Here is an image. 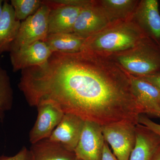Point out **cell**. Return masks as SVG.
Here are the masks:
<instances>
[{"label": "cell", "mask_w": 160, "mask_h": 160, "mask_svg": "<svg viewBox=\"0 0 160 160\" xmlns=\"http://www.w3.org/2000/svg\"><path fill=\"white\" fill-rule=\"evenodd\" d=\"M136 126L120 122L102 126L105 141L119 160H129L136 141Z\"/></svg>", "instance_id": "cell-5"}, {"label": "cell", "mask_w": 160, "mask_h": 160, "mask_svg": "<svg viewBox=\"0 0 160 160\" xmlns=\"http://www.w3.org/2000/svg\"></svg>", "instance_id": "cell-28"}, {"label": "cell", "mask_w": 160, "mask_h": 160, "mask_svg": "<svg viewBox=\"0 0 160 160\" xmlns=\"http://www.w3.org/2000/svg\"><path fill=\"white\" fill-rule=\"evenodd\" d=\"M9 52L12 70L14 72L43 65L48 61L52 53L42 41L35 42Z\"/></svg>", "instance_id": "cell-8"}, {"label": "cell", "mask_w": 160, "mask_h": 160, "mask_svg": "<svg viewBox=\"0 0 160 160\" xmlns=\"http://www.w3.org/2000/svg\"><path fill=\"white\" fill-rule=\"evenodd\" d=\"M0 160H32V158L29 149L24 146L17 153L12 156H0Z\"/></svg>", "instance_id": "cell-21"}, {"label": "cell", "mask_w": 160, "mask_h": 160, "mask_svg": "<svg viewBox=\"0 0 160 160\" xmlns=\"http://www.w3.org/2000/svg\"><path fill=\"white\" fill-rule=\"evenodd\" d=\"M3 2L4 1L0 0V18L2 13Z\"/></svg>", "instance_id": "cell-26"}, {"label": "cell", "mask_w": 160, "mask_h": 160, "mask_svg": "<svg viewBox=\"0 0 160 160\" xmlns=\"http://www.w3.org/2000/svg\"><path fill=\"white\" fill-rule=\"evenodd\" d=\"M37 118L29 133L31 144L49 138L64 116V112L49 100L41 101L36 106Z\"/></svg>", "instance_id": "cell-6"}, {"label": "cell", "mask_w": 160, "mask_h": 160, "mask_svg": "<svg viewBox=\"0 0 160 160\" xmlns=\"http://www.w3.org/2000/svg\"><path fill=\"white\" fill-rule=\"evenodd\" d=\"M132 92L143 113L160 118V92L141 77L130 74Z\"/></svg>", "instance_id": "cell-12"}, {"label": "cell", "mask_w": 160, "mask_h": 160, "mask_svg": "<svg viewBox=\"0 0 160 160\" xmlns=\"http://www.w3.org/2000/svg\"><path fill=\"white\" fill-rule=\"evenodd\" d=\"M101 160H119L112 152L106 142L104 144Z\"/></svg>", "instance_id": "cell-24"}, {"label": "cell", "mask_w": 160, "mask_h": 160, "mask_svg": "<svg viewBox=\"0 0 160 160\" xmlns=\"http://www.w3.org/2000/svg\"><path fill=\"white\" fill-rule=\"evenodd\" d=\"M16 18L21 22L34 14L42 6L40 0H11Z\"/></svg>", "instance_id": "cell-20"}, {"label": "cell", "mask_w": 160, "mask_h": 160, "mask_svg": "<svg viewBox=\"0 0 160 160\" xmlns=\"http://www.w3.org/2000/svg\"><path fill=\"white\" fill-rule=\"evenodd\" d=\"M29 150L32 160H78L74 152L48 139L31 144Z\"/></svg>", "instance_id": "cell-16"}, {"label": "cell", "mask_w": 160, "mask_h": 160, "mask_svg": "<svg viewBox=\"0 0 160 160\" xmlns=\"http://www.w3.org/2000/svg\"><path fill=\"white\" fill-rule=\"evenodd\" d=\"M13 92L7 71L0 65V111L11 110L13 106Z\"/></svg>", "instance_id": "cell-19"}, {"label": "cell", "mask_w": 160, "mask_h": 160, "mask_svg": "<svg viewBox=\"0 0 160 160\" xmlns=\"http://www.w3.org/2000/svg\"><path fill=\"white\" fill-rule=\"evenodd\" d=\"M21 22L16 18L11 4L4 1L2 13L0 18V55L9 52L16 38Z\"/></svg>", "instance_id": "cell-15"}, {"label": "cell", "mask_w": 160, "mask_h": 160, "mask_svg": "<svg viewBox=\"0 0 160 160\" xmlns=\"http://www.w3.org/2000/svg\"><path fill=\"white\" fill-rule=\"evenodd\" d=\"M118 63L90 50L53 52L43 65L29 68L26 95L36 106L49 100L64 112L101 126L120 122L134 125L143 114L130 74Z\"/></svg>", "instance_id": "cell-1"}, {"label": "cell", "mask_w": 160, "mask_h": 160, "mask_svg": "<svg viewBox=\"0 0 160 160\" xmlns=\"http://www.w3.org/2000/svg\"><path fill=\"white\" fill-rule=\"evenodd\" d=\"M147 37L138 25L125 23L87 38L83 49L98 53L124 51L137 47Z\"/></svg>", "instance_id": "cell-2"}, {"label": "cell", "mask_w": 160, "mask_h": 160, "mask_svg": "<svg viewBox=\"0 0 160 160\" xmlns=\"http://www.w3.org/2000/svg\"><path fill=\"white\" fill-rule=\"evenodd\" d=\"M42 6L32 15L21 22L16 38L9 52L38 41H43L48 35V18L50 8L42 1Z\"/></svg>", "instance_id": "cell-4"}, {"label": "cell", "mask_w": 160, "mask_h": 160, "mask_svg": "<svg viewBox=\"0 0 160 160\" xmlns=\"http://www.w3.org/2000/svg\"><path fill=\"white\" fill-rule=\"evenodd\" d=\"M5 117V112L0 111V120H3Z\"/></svg>", "instance_id": "cell-27"}, {"label": "cell", "mask_w": 160, "mask_h": 160, "mask_svg": "<svg viewBox=\"0 0 160 160\" xmlns=\"http://www.w3.org/2000/svg\"><path fill=\"white\" fill-rule=\"evenodd\" d=\"M105 141L102 126L85 121L79 141L74 152L78 160H101Z\"/></svg>", "instance_id": "cell-7"}, {"label": "cell", "mask_w": 160, "mask_h": 160, "mask_svg": "<svg viewBox=\"0 0 160 160\" xmlns=\"http://www.w3.org/2000/svg\"><path fill=\"white\" fill-rule=\"evenodd\" d=\"M87 38L73 33L48 34L43 42L53 52L74 53L82 50Z\"/></svg>", "instance_id": "cell-17"}, {"label": "cell", "mask_w": 160, "mask_h": 160, "mask_svg": "<svg viewBox=\"0 0 160 160\" xmlns=\"http://www.w3.org/2000/svg\"><path fill=\"white\" fill-rule=\"evenodd\" d=\"M136 3L132 0H104L101 2V7L111 21L129 15Z\"/></svg>", "instance_id": "cell-18"}, {"label": "cell", "mask_w": 160, "mask_h": 160, "mask_svg": "<svg viewBox=\"0 0 160 160\" xmlns=\"http://www.w3.org/2000/svg\"><path fill=\"white\" fill-rule=\"evenodd\" d=\"M50 10L48 18V34L72 33L77 19L82 8L59 5L49 0H43Z\"/></svg>", "instance_id": "cell-10"}, {"label": "cell", "mask_w": 160, "mask_h": 160, "mask_svg": "<svg viewBox=\"0 0 160 160\" xmlns=\"http://www.w3.org/2000/svg\"><path fill=\"white\" fill-rule=\"evenodd\" d=\"M141 78L151 83L160 92V72Z\"/></svg>", "instance_id": "cell-23"}, {"label": "cell", "mask_w": 160, "mask_h": 160, "mask_svg": "<svg viewBox=\"0 0 160 160\" xmlns=\"http://www.w3.org/2000/svg\"><path fill=\"white\" fill-rule=\"evenodd\" d=\"M136 134L129 160H152L160 148V137L139 123L136 126Z\"/></svg>", "instance_id": "cell-14"}, {"label": "cell", "mask_w": 160, "mask_h": 160, "mask_svg": "<svg viewBox=\"0 0 160 160\" xmlns=\"http://www.w3.org/2000/svg\"><path fill=\"white\" fill-rule=\"evenodd\" d=\"M117 61L130 74L142 77L160 72V47L147 37L136 50L118 56Z\"/></svg>", "instance_id": "cell-3"}, {"label": "cell", "mask_w": 160, "mask_h": 160, "mask_svg": "<svg viewBox=\"0 0 160 160\" xmlns=\"http://www.w3.org/2000/svg\"><path fill=\"white\" fill-rule=\"evenodd\" d=\"M138 26L160 47V14L157 0L141 1L136 10Z\"/></svg>", "instance_id": "cell-13"}, {"label": "cell", "mask_w": 160, "mask_h": 160, "mask_svg": "<svg viewBox=\"0 0 160 160\" xmlns=\"http://www.w3.org/2000/svg\"><path fill=\"white\" fill-rule=\"evenodd\" d=\"M85 121L77 116L64 113L59 124L48 138L74 152L79 141Z\"/></svg>", "instance_id": "cell-11"}, {"label": "cell", "mask_w": 160, "mask_h": 160, "mask_svg": "<svg viewBox=\"0 0 160 160\" xmlns=\"http://www.w3.org/2000/svg\"><path fill=\"white\" fill-rule=\"evenodd\" d=\"M138 123L145 126L160 137V124L155 122L147 116L142 114L139 118Z\"/></svg>", "instance_id": "cell-22"}, {"label": "cell", "mask_w": 160, "mask_h": 160, "mask_svg": "<svg viewBox=\"0 0 160 160\" xmlns=\"http://www.w3.org/2000/svg\"><path fill=\"white\" fill-rule=\"evenodd\" d=\"M152 160H160V148L157 152L156 153Z\"/></svg>", "instance_id": "cell-25"}, {"label": "cell", "mask_w": 160, "mask_h": 160, "mask_svg": "<svg viewBox=\"0 0 160 160\" xmlns=\"http://www.w3.org/2000/svg\"><path fill=\"white\" fill-rule=\"evenodd\" d=\"M111 21L95 2L82 9L73 27V33L87 38L99 32Z\"/></svg>", "instance_id": "cell-9"}]
</instances>
